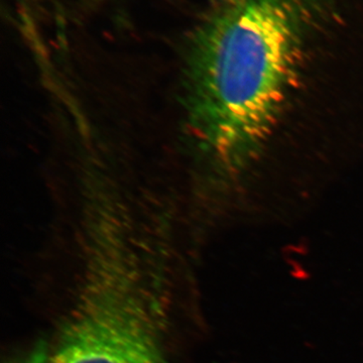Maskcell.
<instances>
[{
    "label": "cell",
    "instance_id": "obj_1",
    "mask_svg": "<svg viewBox=\"0 0 363 363\" xmlns=\"http://www.w3.org/2000/svg\"><path fill=\"white\" fill-rule=\"evenodd\" d=\"M344 0H209L189 33L186 111L203 152L240 171L272 135L314 38Z\"/></svg>",
    "mask_w": 363,
    "mask_h": 363
},
{
    "label": "cell",
    "instance_id": "obj_2",
    "mask_svg": "<svg viewBox=\"0 0 363 363\" xmlns=\"http://www.w3.org/2000/svg\"><path fill=\"white\" fill-rule=\"evenodd\" d=\"M52 363H161L154 339L128 307L101 301L66 331Z\"/></svg>",
    "mask_w": 363,
    "mask_h": 363
}]
</instances>
